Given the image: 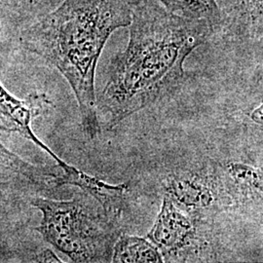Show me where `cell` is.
Listing matches in <instances>:
<instances>
[{
	"instance_id": "cell-7",
	"label": "cell",
	"mask_w": 263,
	"mask_h": 263,
	"mask_svg": "<svg viewBox=\"0 0 263 263\" xmlns=\"http://www.w3.org/2000/svg\"><path fill=\"white\" fill-rule=\"evenodd\" d=\"M164 188L166 194L187 212L197 213L220 204L218 181L203 173L171 175L164 181Z\"/></svg>"
},
{
	"instance_id": "cell-14",
	"label": "cell",
	"mask_w": 263,
	"mask_h": 263,
	"mask_svg": "<svg viewBox=\"0 0 263 263\" xmlns=\"http://www.w3.org/2000/svg\"><path fill=\"white\" fill-rule=\"evenodd\" d=\"M35 261L38 262H62V260L57 256V254L50 249L41 251L35 256Z\"/></svg>"
},
{
	"instance_id": "cell-12",
	"label": "cell",
	"mask_w": 263,
	"mask_h": 263,
	"mask_svg": "<svg viewBox=\"0 0 263 263\" xmlns=\"http://www.w3.org/2000/svg\"><path fill=\"white\" fill-rule=\"evenodd\" d=\"M0 170L18 176L34 185L53 186L56 174L43 167H38L23 159L21 156L10 151L0 141Z\"/></svg>"
},
{
	"instance_id": "cell-3",
	"label": "cell",
	"mask_w": 263,
	"mask_h": 263,
	"mask_svg": "<svg viewBox=\"0 0 263 263\" xmlns=\"http://www.w3.org/2000/svg\"><path fill=\"white\" fill-rule=\"evenodd\" d=\"M31 206L41 212L35 228L43 239L73 262H110L121 234L116 220L99 213L80 198L53 200L36 197Z\"/></svg>"
},
{
	"instance_id": "cell-1",
	"label": "cell",
	"mask_w": 263,
	"mask_h": 263,
	"mask_svg": "<svg viewBox=\"0 0 263 263\" xmlns=\"http://www.w3.org/2000/svg\"><path fill=\"white\" fill-rule=\"evenodd\" d=\"M129 27L128 45L111 60L97 99L99 121L109 131L176 94L185 81L186 58L214 33L207 22L171 13L156 0L137 2Z\"/></svg>"
},
{
	"instance_id": "cell-10",
	"label": "cell",
	"mask_w": 263,
	"mask_h": 263,
	"mask_svg": "<svg viewBox=\"0 0 263 263\" xmlns=\"http://www.w3.org/2000/svg\"><path fill=\"white\" fill-rule=\"evenodd\" d=\"M224 173L228 179L231 197L259 199L262 197V171L251 165L232 162L226 164Z\"/></svg>"
},
{
	"instance_id": "cell-11",
	"label": "cell",
	"mask_w": 263,
	"mask_h": 263,
	"mask_svg": "<svg viewBox=\"0 0 263 263\" xmlns=\"http://www.w3.org/2000/svg\"><path fill=\"white\" fill-rule=\"evenodd\" d=\"M114 263L164 262L159 250L146 238L120 234L113 247Z\"/></svg>"
},
{
	"instance_id": "cell-5",
	"label": "cell",
	"mask_w": 263,
	"mask_h": 263,
	"mask_svg": "<svg viewBox=\"0 0 263 263\" xmlns=\"http://www.w3.org/2000/svg\"><path fill=\"white\" fill-rule=\"evenodd\" d=\"M197 236L196 218L178 206L165 194L160 213L146 238L155 245L164 257H174L192 244Z\"/></svg>"
},
{
	"instance_id": "cell-15",
	"label": "cell",
	"mask_w": 263,
	"mask_h": 263,
	"mask_svg": "<svg viewBox=\"0 0 263 263\" xmlns=\"http://www.w3.org/2000/svg\"><path fill=\"white\" fill-rule=\"evenodd\" d=\"M252 119L257 123V124H262V105H260L259 107H257L254 112L251 114Z\"/></svg>"
},
{
	"instance_id": "cell-9",
	"label": "cell",
	"mask_w": 263,
	"mask_h": 263,
	"mask_svg": "<svg viewBox=\"0 0 263 263\" xmlns=\"http://www.w3.org/2000/svg\"><path fill=\"white\" fill-rule=\"evenodd\" d=\"M63 0H0V36L17 38L23 28L34 23Z\"/></svg>"
},
{
	"instance_id": "cell-13",
	"label": "cell",
	"mask_w": 263,
	"mask_h": 263,
	"mask_svg": "<svg viewBox=\"0 0 263 263\" xmlns=\"http://www.w3.org/2000/svg\"><path fill=\"white\" fill-rule=\"evenodd\" d=\"M140 0H135L139 2ZM171 13L187 19L205 21L213 28L219 20L217 0H156ZM214 34V33H213Z\"/></svg>"
},
{
	"instance_id": "cell-8",
	"label": "cell",
	"mask_w": 263,
	"mask_h": 263,
	"mask_svg": "<svg viewBox=\"0 0 263 263\" xmlns=\"http://www.w3.org/2000/svg\"><path fill=\"white\" fill-rule=\"evenodd\" d=\"M60 168L63 171V174L55 177V187L71 185L80 188L102 206L105 216L114 220L120 216L125 208L128 191V185L126 183H107L66 162Z\"/></svg>"
},
{
	"instance_id": "cell-2",
	"label": "cell",
	"mask_w": 263,
	"mask_h": 263,
	"mask_svg": "<svg viewBox=\"0 0 263 263\" xmlns=\"http://www.w3.org/2000/svg\"><path fill=\"white\" fill-rule=\"evenodd\" d=\"M134 5V0H63L17 36L26 51L66 78L90 139L101 131L95 92L98 62L113 32L130 26Z\"/></svg>"
},
{
	"instance_id": "cell-4",
	"label": "cell",
	"mask_w": 263,
	"mask_h": 263,
	"mask_svg": "<svg viewBox=\"0 0 263 263\" xmlns=\"http://www.w3.org/2000/svg\"><path fill=\"white\" fill-rule=\"evenodd\" d=\"M52 105L53 103L44 93H33L25 99H20L11 94L0 82V130L18 134L31 141L40 149L45 151L61 167L66 161L61 159L38 138L31 126L34 118Z\"/></svg>"
},
{
	"instance_id": "cell-6",
	"label": "cell",
	"mask_w": 263,
	"mask_h": 263,
	"mask_svg": "<svg viewBox=\"0 0 263 263\" xmlns=\"http://www.w3.org/2000/svg\"><path fill=\"white\" fill-rule=\"evenodd\" d=\"M213 38L262 42L263 0H221Z\"/></svg>"
}]
</instances>
